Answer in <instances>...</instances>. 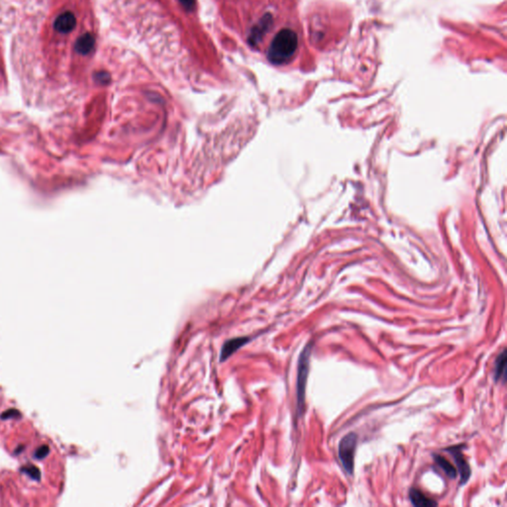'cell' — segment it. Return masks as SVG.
I'll return each instance as SVG.
<instances>
[{"mask_svg":"<svg viewBox=\"0 0 507 507\" xmlns=\"http://www.w3.org/2000/svg\"><path fill=\"white\" fill-rule=\"evenodd\" d=\"M94 44H95V40L92 34H90V33L83 34L76 41L75 50L77 53H79L81 55H88L93 49Z\"/></svg>","mask_w":507,"mask_h":507,"instance_id":"7","label":"cell"},{"mask_svg":"<svg viewBox=\"0 0 507 507\" xmlns=\"http://www.w3.org/2000/svg\"><path fill=\"white\" fill-rule=\"evenodd\" d=\"M300 45V34L290 27L277 31L267 49L268 60L274 65H284L291 62L297 56Z\"/></svg>","mask_w":507,"mask_h":507,"instance_id":"1","label":"cell"},{"mask_svg":"<svg viewBox=\"0 0 507 507\" xmlns=\"http://www.w3.org/2000/svg\"><path fill=\"white\" fill-rule=\"evenodd\" d=\"M311 353V344H308L302 353L300 354L299 361V370H298V407L299 412L302 413L304 408V400H305V388L306 380L308 377L309 371V360Z\"/></svg>","mask_w":507,"mask_h":507,"instance_id":"2","label":"cell"},{"mask_svg":"<svg viewBox=\"0 0 507 507\" xmlns=\"http://www.w3.org/2000/svg\"><path fill=\"white\" fill-rule=\"evenodd\" d=\"M409 498L414 506H436L437 502L428 498L420 490L411 488L409 491Z\"/></svg>","mask_w":507,"mask_h":507,"instance_id":"8","label":"cell"},{"mask_svg":"<svg viewBox=\"0 0 507 507\" xmlns=\"http://www.w3.org/2000/svg\"><path fill=\"white\" fill-rule=\"evenodd\" d=\"M447 451L453 456V458L456 461L457 468H458V471H459L460 477H461V484H464L470 479L471 469H470L468 461L463 458V455L461 451V446L451 447V448L447 449Z\"/></svg>","mask_w":507,"mask_h":507,"instance_id":"4","label":"cell"},{"mask_svg":"<svg viewBox=\"0 0 507 507\" xmlns=\"http://www.w3.org/2000/svg\"><path fill=\"white\" fill-rule=\"evenodd\" d=\"M76 25V19L73 13L67 11L65 13H62L58 16V18L55 20L54 27L59 33H69L71 32Z\"/></svg>","mask_w":507,"mask_h":507,"instance_id":"6","label":"cell"},{"mask_svg":"<svg viewBox=\"0 0 507 507\" xmlns=\"http://www.w3.org/2000/svg\"><path fill=\"white\" fill-rule=\"evenodd\" d=\"M180 1L186 9H191L194 6V0H180Z\"/></svg>","mask_w":507,"mask_h":507,"instance_id":"11","label":"cell"},{"mask_svg":"<svg viewBox=\"0 0 507 507\" xmlns=\"http://www.w3.org/2000/svg\"><path fill=\"white\" fill-rule=\"evenodd\" d=\"M494 379L495 382L501 380L504 384L506 380V351L503 350L502 353L497 357L494 366Z\"/></svg>","mask_w":507,"mask_h":507,"instance_id":"9","label":"cell"},{"mask_svg":"<svg viewBox=\"0 0 507 507\" xmlns=\"http://www.w3.org/2000/svg\"><path fill=\"white\" fill-rule=\"evenodd\" d=\"M249 342H250L249 337H237V338H233V339L227 340L221 348L220 362H224V361L228 360L235 352L238 351V349L245 346Z\"/></svg>","mask_w":507,"mask_h":507,"instance_id":"5","label":"cell"},{"mask_svg":"<svg viewBox=\"0 0 507 507\" xmlns=\"http://www.w3.org/2000/svg\"><path fill=\"white\" fill-rule=\"evenodd\" d=\"M434 459H435V461L437 462L438 466L444 471V473L449 478L455 479L457 477V470H456V468H454L453 464L448 460H446L444 457H442L440 455H434Z\"/></svg>","mask_w":507,"mask_h":507,"instance_id":"10","label":"cell"},{"mask_svg":"<svg viewBox=\"0 0 507 507\" xmlns=\"http://www.w3.org/2000/svg\"><path fill=\"white\" fill-rule=\"evenodd\" d=\"M358 436L355 433H349L340 441L339 458L345 471L352 475L355 466V452L357 448Z\"/></svg>","mask_w":507,"mask_h":507,"instance_id":"3","label":"cell"}]
</instances>
